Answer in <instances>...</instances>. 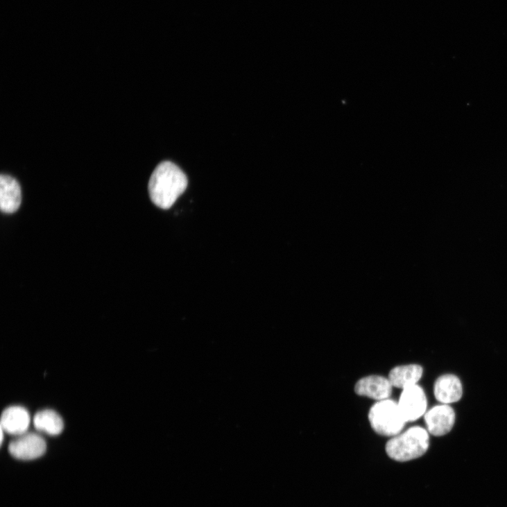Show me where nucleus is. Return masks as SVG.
<instances>
[{"instance_id": "f257e3e1", "label": "nucleus", "mask_w": 507, "mask_h": 507, "mask_svg": "<svg viewBox=\"0 0 507 507\" xmlns=\"http://www.w3.org/2000/svg\"><path fill=\"white\" fill-rule=\"evenodd\" d=\"M188 178L171 162L160 163L153 173L148 190L152 202L163 209H170L187 190Z\"/></svg>"}, {"instance_id": "f03ea898", "label": "nucleus", "mask_w": 507, "mask_h": 507, "mask_svg": "<svg viewBox=\"0 0 507 507\" xmlns=\"http://www.w3.org/2000/svg\"><path fill=\"white\" fill-rule=\"evenodd\" d=\"M429 447V431L413 427L393 437L386 444L388 455L397 462H408L423 456Z\"/></svg>"}, {"instance_id": "7ed1b4c3", "label": "nucleus", "mask_w": 507, "mask_h": 507, "mask_svg": "<svg viewBox=\"0 0 507 507\" xmlns=\"http://www.w3.org/2000/svg\"><path fill=\"white\" fill-rule=\"evenodd\" d=\"M368 420L376 433L392 438L402 433L406 423L397 402L390 398L378 401L372 406Z\"/></svg>"}, {"instance_id": "20e7f679", "label": "nucleus", "mask_w": 507, "mask_h": 507, "mask_svg": "<svg viewBox=\"0 0 507 507\" xmlns=\"http://www.w3.org/2000/svg\"><path fill=\"white\" fill-rule=\"evenodd\" d=\"M397 403L406 423L417 421L427 413V398L418 384L402 390Z\"/></svg>"}, {"instance_id": "39448f33", "label": "nucleus", "mask_w": 507, "mask_h": 507, "mask_svg": "<svg viewBox=\"0 0 507 507\" xmlns=\"http://www.w3.org/2000/svg\"><path fill=\"white\" fill-rule=\"evenodd\" d=\"M47 449V444L38 434L25 433L17 436L9 445L11 455L19 460L31 461L42 456Z\"/></svg>"}, {"instance_id": "423d86ee", "label": "nucleus", "mask_w": 507, "mask_h": 507, "mask_svg": "<svg viewBox=\"0 0 507 507\" xmlns=\"http://www.w3.org/2000/svg\"><path fill=\"white\" fill-rule=\"evenodd\" d=\"M427 431L435 436H442L451 431L455 422V413L449 404L437 405L425 413Z\"/></svg>"}, {"instance_id": "0eeeda50", "label": "nucleus", "mask_w": 507, "mask_h": 507, "mask_svg": "<svg viewBox=\"0 0 507 507\" xmlns=\"http://www.w3.org/2000/svg\"><path fill=\"white\" fill-rule=\"evenodd\" d=\"M389 379L381 376H370L360 379L355 386V392L359 396L378 401L389 399L393 392Z\"/></svg>"}, {"instance_id": "6e6552de", "label": "nucleus", "mask_w": 507, "mask_h": 507, "mask_svg": "<svg viewBox=\"0 0 507 507\" xmlns=\"http://www.w3.org/2000/svg\"><path fill=\"white\" fill-rule=\"evenodd\" d=\"M22 203V190L18 181L13 177L2 174L0 176V209L3 213L16 212Z\"/></svg>"}, {"instance_id": "1a4fd4ad", "label": "nucleus", "mask_w": 507, "mask_h": 507, "mask_svg": "<svg viewBox=\"0 0 507 507\" xmlns=\"http://www.w3.org/2000/svg\"><path fill=\"white\" fill-rule=\"evenodd\" d=\"M30 422L29 413L22 406H10L2 413L1 429L11 435L18 436L26 433Z\"/></svg>"}, {"instance_id": "9d476101", "label": "nucleus", "mask_w": 507, "mask_h": 507, "mask_svg": "<svg viewBox=\"0 0 507 507\" xmlns=\"http://www.w3.org/2000/svg\"><path fill=\"white\" fill-rule=\"evenodd\" d=\"M434 394L438 401L442 404L456 402L463 397L462 383L454 375H443L439 377L435 384Z\"/></svg>"}, {"instance_id": "9b49d317", "label": "nucleus", "mask_w": 507, "mask_h": 507, "mask_svg": "<svg viewBox=\"0 0 507 507\" xmlns=\"http://www.w3.org/2000/svg\"><path fill=\"white\" fill-rule=\"evenodd\" d=\"M423 372V368L418 364L399 366L393 368L388 379L393 387L404 390L418 385Z\"/></svg>"}, {"instance_id": "f8f14e48", "label": "nucleus", "mask_w": 507, "mask_h": 507, "mask_svg": "<svg viewBox=\"0 0 507 507\" xmlns=\"http://www.w3.org/2000/svg\"><path fill=\"white\" fill-rule=\"evenodd\" d=\"M37 430L51 436L60 435L64 429V422L55 411L44 409L37 412L33 420Z\"/></svg>"}]
</instances>
